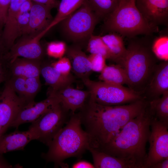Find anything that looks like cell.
Listing matches in <instances>:
<instances>
[{"label": "cell", "mask_w": 168, "mask_h": 168, "mask_svg": "<svg viewBox=\"0 0 168 168\" xmlns=\"http://www.w3.org/2000/svg\"><path fill=\"white\" fill-rule=\"evenodd\" d=\"M148 104L142 98L128 104L106 106L96 103L89 97L78 112L88 136L89 147L101 150Z\"/></svg>", "instance_id": "obj_1"}, {"label": "cell", "mask_w": 168, "mask_h": 168, "mask_svg": "<svg viewBox=\"0 0 168 168\" xmlns=\"http://www.w3.org/2000/svg\"><path fill=\"white\" fill-rule=\"evenodd\" d=\"M153 117L148 103L140 114L128 122L99 151L121 159L133 168H143L147 154L146 146Z\"/></svg>", "instance_id": "obj_2"}, {"label": "cell", "mask_w": 168, "mask_h": 168, "mask_svg": "<svg viewBox=\"0 0 168 168\" xmlns=\"http://www.w3.org/2000/svg\"><path fill=\"white\" fill-rule=\"evenodd\" d=\"M147 38H130L126 54L120 65L125 70L127 85L142 95L152 77L158 59Z\"/></svg>", "instance_id": "obj_3"}, {"label": "cell", "mask_w": 168, "mask_h": 168, "mask_svg": "<svg viewBox=\"0 0 168 168\" xmlns=\"http://www.w3.org/2000/svg\"><path fill=\"white\" fill-rule=\"evenodd\" d=\"M81 125L78 113H71L68 121L49 144L42 157L53 162L55 167H67L63 161L68 158H81L89 147L87 134Z\"/></svg>", "instance_id": "obj_4"}, {"label": "cell", "mask_w": 168, "mask_h": 168, "mask_svg": "<svg viewBox=\"0 0 168 168\" xmlns=\"http://www.w3.org/2000/svg\"><path fill=\"white\" fill-rule=\"evenodd\" d=\"M135 0L121 1L105 19L106 31L132 38L139 35H150L157 28L150 25L137 8Z\"/></svg>", "instance_id": "obj_5"}, {"label": "cell", "mask_w": 168, "mask_h": 168, "mask_svg": "<svg viewBox=\"0 0 168 168\" xmlns=\"http://www.w3.org/2000/svg\"><path fill=\"white\" fill-rule=\"evenodd\" d=\"M90 92V98L96 103L106 106L125 105L142 99L141 96L129 87L89 78L82 80Z\"/></svg>", "instance_id": "obj_6"}, {"label": "cell", "mask_w": 168, "mask_h": 168, "mask_svg": "<svg viewBox=\"0 0 168 168\" xmlns=\"http://www.w3.org/2000/svg\"><path fill=\"white\" fill-rule=\"evenodd\" d=\"M99 18L85 2L60 23L62 32L68 40L75 43L88 40Z\"/></svg>", "instance_id": "obj_7"}, {"label": "cell", "mask_w": 168, "mask_h": 168, "mask_svg": "<svg viewBox=\"0 0 168 168\" xmlns=\"http://www.w3.org/2000/svg\"><path fill=\"white\" fill-rule=\"evenodd\" d=\"M69 112L60 103L53 105L29 127L28 130L33 140H38L48 146L68 121L71 113Z\"/></svg>", "instance_id": "obj_8"}, {"label": "cell", "mask_w": 168, "mask_h": 168, "mask_svg": "<svg viewBox=\"0 0 168 168\" xmlns=\"http://www.w3.org/2000/svg\"><path fill=\"white\" fill-rule=\"evenodd\" d=\"M148 142L149 147L143 168H151L157 162L168 158V123L153 117Z\"/></svg>", "instance_id": "obj_9"}, {"label": "cell", "mask_w": 168, "mask_h": 168, "mask_svg": "<svg viewBox=\"0 0 168 168\" xmlns=\"http://www.w3.org/2000/svg\"><path fill=\"white\" fill-rule=\"evenodd\" d=\"M28 103L16 94L7 80L0 92V125L4 133Z\"/></svg>", "instance_id": "obj_10"}, {"label": "cell", "mask_w": 168, "mask_h": 168, "mask_svg": "<svg viewBox=\"0 0 168 168\" xmlns=\"http://www.w3.org/2000/svg\"><path fill=\"white\" fill-rule=\"evenodd\" d=\"M47 32L45 30L36 35H30L20 40L12 45L9 51L3 56V59L5 61L8 62L7 64L20 57L40 60L43 54L40 40Z\"/></svg>", "instance_id": "obj_11"}, {"label": "cell", "mask_w": 168, "mask_h": 168, "mask_svg": "<svg viewBox=\"0 0 168 168\" xmlns=\"http://www.w3.org/2000/svg\"><path fill=\"white\" fill-rule=\"evenodd\" d=\"M136 6L143 17L152 26L166 25L168 0H135Z\"/></svg>", "instance_id": "obj_12"}, {"label": "cell", "mask_w": 168, "mask_h": 168, "mask_svg": "<svg viewBox=\"0 0 168 168\" xmlns=\"http://www.w3.org/2000/svg\"><path fill=\"white\" fill-rule=\"evenodd\" d=\"M58 103L59 102L55 98L48 95L41 101L35 102L34 100L27 103L19 112L10 127L17 128L22 124L34 122Z\"/></svg>", "instance_id": "obj_13"}, {"label": "cell", "mask_w": 168, "mask_h": 168, "mask_svg": "<svg viewBox=\"0 0 168 168\" xmlns=\"http://www.w3.org/2000/svg\"><path fill=\"white\" fill-rule=\"evenodd\" d=\"M48 95L57 99L66 110L74 114L83 107L88 100L90 92L73 88L72 85L59 90L51 91Z\"/></svg>", "instance_id": "obj_14"}, {"label": "cell", "mask_w": 168, "mask_h": 168, "mask_svg": "<svg viewBox=\"0 0 168 168\" xmlns=\"http://www.w3.org/2000/svg\"><path fill=\"white\" fill-rule=\"evenodd\" d=\"M168 91V61L158 64L142 95L148 102L158 99Z\"/></svg>", "instance_id": "obj_15"}, {"label": "cell", "mask_w": 168, "mask_h": 168, "mask_svg": "<svg viewBox=\"0 0 168 168\" xmlns=\"http://www.w3.org/2000/svg\"><path fill=\"white\" fill-rule=\"evenodd\" d=\"M50 6L33 2L29 12L28 26L23 35H34L46 29L53 19Z\"/></svg>", "instance_id": "obj_16"}, {"label": "cell", "mask_w": 168, "mask_h": 168, "mask_svg": "<svg viewBox=\"0 0 168 168\" xmlns=\"http://www.w3.org/2000/svg\"><path fill=\"white\" fill-rule=\"evenodd\" d=\"M66 53L69 59L73 72L82 81L89 78L92 71L88 56L78 46L67 48Z\"/></svg>", "instance_id": "obj_17"}, {"label": "cell", "mask_w": 168, "mask_h": 168, "mask_svg": "<svg viewBox=\"0 0 168 168\" xmlns=\"http://www.w3.org/2000/svg\"><path fill=\"white\" fill-rule=\"evenodd\" d=\"M33 140L32 135L28 130L20 131L16 130L0 137V155L13 151L21 150Z\"/></svg>", "instance_id": "obj_18"}, {"label": "cell", "mask_w": 168, "mask_h": 168, "mask_svg": "<svg viewBox=\"0 0 168 168\" xmlns=\"http://www.w3.org/2000/svg\"><path fill=\"white\" fill-rule=\"evenodd\" d=\"M7 65L11 76L40 77L41 67L40 60L18 58Z\"/></svg>", "instance_id": "obj_19"}, {"label": "cell", "mask_w": 168, "mask_h": 168, "mask_svg": "<svg viewBox=\"0 0 168 168\" xmlns=\"http://www.w3.org/2000/svg\"><path fill=\"white\" fill-rule=\"evenodd\" d=\"M40 74L46 84L51 87V91H52L58 90L71 85L75 81L74 77L72 74L63 75L51 64L41 66Z\"/></svg>", "instance_id": "obj_20"}, {"label": "cell", "mask_w": 168, "mask_h": 168, "mask_svg": "<svg viewBox=\"0 0 168 168\" xmlns=\"http://www.w3.org/2000/svg\"><path fill=\"white\" fill-rule=\"evenodd\" d=\"M95 168H133V166L121 159L98 151L89 147Z\"/></svg>", "instance_id": "obj_21"}, {"label": "cell", "mask_w": 168, "mask_h": 168, "mask_svg": "<svg viewBox=\"0 0 168 168\" xmlns=\"http://www.w3.org/2000/svg\"><path fill=\"white\" fill-rule=\"evenodd\" d=\"M101 37L110 53L111 60L120 65L127 51L122 36L110 32Z\"/></svg>", "instance_id": "obj_22"}, {"label": "cell", "mask_w": 168, "mask_h": 168, "mask_svg": "<svg viewBox=\"0 0 168 168\" xmlns=\"http://www.w3.org/2000/svg\"><path fill=\"white\" fill-rule=\"evenodd\" d=\"M100 81L118 85H127L128 79L125 70L118 64L106 65L99 76Z\"/></svg>", "instance_id": "obj_23"}, {"label": "cell", "mask_w": 168, "mask_h": 168, "mask_svg": "<svg viewBox=\"0 0 168 168\" xmlns=\"http://www.w3.org/2000/svg\"><path fill=\"white\" fill-rule=\"evenodd\" d=\"M85 0H61L58 12L54 19L46 29L48 31L56 25L68 17L77 9Z\"/></svg>", "instance_id": "obj_24"}, {"label": "cell", "mask_w": 168, "mask_h": 168, "mask_svg": "<svg viewBox=\"0 0 168 168\" xmlns=\"http://www.w3.org/2000/svg\"><path fill=\"white\" fill-rule=\"evenodd\" d=\"M99 18L105 19L118 6L121 0H85Z\"/></svg>", "instance_id": "obj_25"}, {"label": "cell", "mask_w": 168, "mask_h": 168, "mask_svg": "<svg viewBox=\"0 0 168 168\" xmlns=\"http://www.w3.org/2000/svg\"><path fill=\"white\" fill-rule=\"evenodd\" d=\"M148 107L154 117L161 122L168 123V91L160 98L149 102Z\"/></svg>", "instance_id": "obj_26"}, {"label": "cell", "mask_w": 168, "mask_h": 168, "mask_svg": "<svg viewBox=\"0 0 168 168\" xmlns=\"http://www.w3.org/2000/svg\"><path fill=\"white\" fill-rule=\"evenodd\" d=\"M87 50L91 54H101L111 60L110 53L101 36L92 35L88 40Z\"/></svg>", "instance_id": "obj_27"}, {"label": "cell", "mask_w": 168, "mask_h": 168, "mask_svg": "<svg viewBox=\"0 0 168 168\" xmlns=\"http://www.w3.org/2000/svg\"><path fill=\"white\" fill-rule=\"evenodd\" d=\"M152 51L159 60L168 61V36L162 35L156 39L152 43Z\"/></svg>", "instance_id": "obj_28"}, {"label": "cell", "mask_w": 168, "mask_h": 168, "mask_svg": "<svg viewBox=\"0 0 168 168\" xmlns=\"http://www.w3.org/2000/svg\"><path fill=\"white\" fill-rule=\"evenodd\" d=\"M67 49L66 44L64 42L53 41L48 44L46 51L49 56L55 58H60L63 57L66 53Z\"/></svg>", "instance_id": "obj_29"}, {"label": "cell", "mask_w": 168, "mask_h": 168, "mask_svg": "<svg viewBox=\"0 0 168 168\" xmlns=\"http://www.w3.org/2000/svg\"><path fill=\"white\" fill-rule=\"evenodd\" d=\"M29 16V12H19L15 28V39L22 34H24L28 25Z\"/></svg>", "instance_id": "obj_30"}, {"label": "cell", "mask_w": 168, "mask_h": 168, "mask_svg": "<svg viewBox=\"0 0 168 168\" xmlns=\"http://www.w3.org/2000/svg\"><path fill=\"white\" fill-rule=\"evenodd\" d=\"M92 71L101 72L105 68L106 58L100 54H91L88 56Z\"/></svg>", "instance_id": "obj_31"}, {"label": "cell", "mask_w": 168, "mask_h": 168, "mask_svg": "<svg viewBox=\"0 0 168 168\" xmlns=\"http://www.w3.org/2000/svg\"><path fill=\"white\" fill-rule=\"evenodd\" d=\"M51 65L57 70L62 74L68 75H70L72 69L70 61L67 57H63Z\"/></svg>", "instance_id": "obj_32"}, {"label": "cell", "mask_w": 168, "mask_h": 168, "mask_svg": "<svg viewBox=\"0 0 168 168\" xmlns=\"http://www.w3.org/2000/svg\"><path fill=\"white\" fill-rule=\"evenodd\" d=\"M11 0H0V27L4 25Z\"/></svg>", "instance_id": "obj_33"}, {"label": "cell", "mask_w": 168, "mask_h": 168, "mask_svg": "<svg viewBox=\"0 0 168 168\" xmlns=\"http://www.w3.org/2000/svg\"><path fill=\"white\" fill-rule=\"evenodd\" d=\"M2 58H0V85L9 78L10 73L7 64Z\"/></svg>", "instance_id": "obj_34"}, {"label": "cell", "mask_w": 168, "mask_h": 168, "mask_svg": "<svg viewBox=\"0 0 168 168\" xmlns=\"http://www.w3.org/2000/svg\"><path fill=\"white\" fill-rule=\"evenodd\" d=\"M72 168H95L93 164L85 160H79L73 164Z\"/></svg>", "instance_id": "obj_35"}, {"label": "cell", "mask_w": 168, "mask_h": 168, "mask_svg": "<svg viewBox=\"0 0 168 168\" xmlns=\"http://www.w3.org/2000/svg\"><path fill=\"white\" fill-rule=\"evenodd\" d=\"M33 4L32 0H26L21 6L19 12H30Z\"/></svg>", "instance_id": "obj_36"}, {"label": "cell", "mask_w": 168, "mask_h": 168, "mask_svg": "<svg viewBox=\"0 0 168 168\" xmlns=\"http://www.w3.org/2000/svg\"><path fill=\"white\" fill-rule=\"evenodd\" d=\"M168 158L157 162L153 165L151 168H168Z\"/></svg>", "instance_id": "obj_37"}, {"label": "cell", "mask_w": 168, "mask_h": 168, "mask_svg": "<svg viewBox=\"0 0 168 168\" xmlns=\"http://www.w3.org/2000/svg\"><path fill=\"white\" fill-rule=\"evenodd\" d=\"M34 2L49 6L52 7L55 6L56 2L55 0H32Z\"/></svg>", "instance_id": "obj_38"}, {"label": "cell", "mask_w": 168, "mask_h": 168, "mask_svg": "<svg viewBox=\"0 0 168 168\" xmlns=\"http://www.w3.org/2000/svg\"><path fill=\"white\" fill-rule=\"evenodd\" d=\"M13 167V166L5 159L3 155H0V168Z\"/></svg>", "instance_id": "obj_39"}, {"label": "cell", "mask_w": 168, "mask_h": 168, "mask_svg": "<svg viewBox=\"0 0 168 168\" xmlns=\"http://www.w3.org/2000/svg\"><path fill=\"white\" fill-rule=\"evenodd\" d=\"M5 49L4 47H3L1 41L0 40V58H2V57L1 56V55L2 53L3 50Z\"/></svg>", "instance_id": "obj_40"}, {"label": "cell", "mask_w": 168, "mask_h": 168, "mask_svg": "<svg viewBox=\"0 0 168 168\" xmlns=\"http://www.w3.org/2000/svg\"><path fill=\"white\" fill-rule=\"evenodd\" d=\"M2 129L0 125V137L1 135H2V134H4Z\"/></svg>", "instance_id": "obj_41"}, {"label": "cell", "mask_w": 168, "mask_h": 168, "mask_svg": "<svg viewBox=\"0 0 168 168\" xmlns=\"http://www.w3.org/2000/svg\"><path fill=\"white\" fill-rule=\"evenodd\" d=\"M128 0H121V1H128Z\"/></svg>", "instance_id": "obj_42"}]
</instances>
